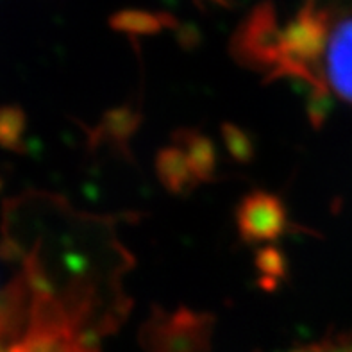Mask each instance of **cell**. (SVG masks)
<instances>
[{"instance_id":"cell-1","label":"cell","mask_w":352,"mask_h":352,"mask_svg":"<svg viewBox=\"0 0 352 352\" xmlns=\"http://www.w3.org/2000/svg\"><path fill=\"white\" fill-rule=\"evenodd\" d=\"M311 80L352 104V16L333 23Z\"/></svg>"},{"instance_id":"cell-2","label":"cell","mask_w":352,"mask_h":352,"mask_svg":"<svg viewBox=\"0 0 352 352\" xmlns=\"http://www.w3.org/2000/svg\"><path fill=\"white\" fill-rule=\"evenodd\" d=\"M281 31L277 27L272 2H261L234 34V52L241 61L254 67H274L279 56Z\"/></svg>"},{"instance_id":"cell-3","label":"cell","mask_w":352,"mask_h":352,"mask_svg":"<svg viewBox=\"0 0 352 352\" xmlns=\"http://www.w3.org/2000/svg\"><path fill=\"white\" fill-rule=\"evenodd\" d=\"M160 20H163V16L157 18L154 14L143 13V11H122L113 16L111 23L113 27L122 29V31L152 32L160 27Z\"/></svg>"},{"instance_id":"cell-4","label":"cell","mask_w":352,"mask_h":352,"mask_svg":"<svg viewBox=\"0 0 352 352\" xmlns=\"http://www.w3.org/2000/svg\"><path fill=\"white\" fill-rule=\"evenodd\" d=\"M297 352H352V349L340 347V345H315V347L304 349V351Z\"/></svg>"},{"instance_id":"cell-5","label":"cell","mask_w":352,"mask_h":352,"mask_svg":"<svg viewBox=\"0 0 352 352\" xmlns=\"http://www.w3.org/2000/svg\"><path fill=\"white\" fill-rule=\"evenodd\" d=\"M199 2H213L219 6H229V0H199Z\"/></svg>"}]
</instances>
